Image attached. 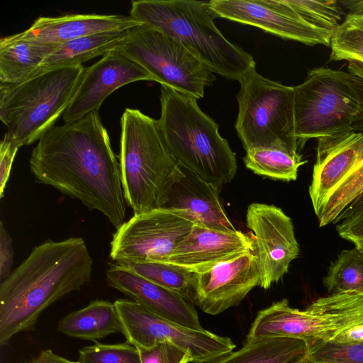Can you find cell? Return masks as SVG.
Returning a JSON list of instances; mask_svg holds the SVG:
<instances>
[{"mask_svg": "<svg viewBox=\"0 0 363 363\" xmlns=\"http://www.w3.org/2000/svg\"><path fill=\"white\" fill-rule=\"evenodd\" d=\"M323 284L329 294L363 292V252L356 247L342 250L330 264Z\"/></svg>", "mask_w": 363, "mask_h": 363, "instance_id": "29", "label": "cell"}, {"mask_svg": "<svg viewBox=\"0 0 363 363\" xmlns=\"http://www.w3.org/2000/svg\"><path fill=\"white\" fill-rule=\"evenodd\" d=\"M309 344L291 337H262L245 340L235 352L211 363H295L304 358Z\"/></svg>", "mask_w": 363, "mask_h": 363, "instance_id": "25", "label": "cell"}, {"mask_svg": "<svg viewBox=\"0 0 363 363\" xmlns=\"http://www.w3.org/2000/svg\"><path fill=\"white\" fill-rule=\"evenodd\" d=\"M306 359L311 363H363V342H317L309 347Z\"/></svg>", "mask_w": 363, "mask_h": 363, "instance_id": "33", "label": "cell"}, {"mask_svg": "<svg viewBox=\"0 0 363 363\" xmlns=\"http://www.w3.org/2000/svg\"><path fill=\"white\" fill-rule=\"evenodd\" d=\"M363 323V292L329 294L304 310L294 308L283 298L259 311L246 340L291 337L305 340L309 347L333 342L342 332Z\"/></svg>", "mask_w": 363, "mask_h": 363, "instance_id": "8", "label": "cell"}, {"mask_svg": "<svg viewBox=\"0 0 363 363\" xmlns=\"http://www.w3.org/2000/svg\"><path fill=\"white\" fill-rule=\"evenodd\" d=\"M80 363H142L138 348L128 341L84 347L79 351Z\"/></svg>", "mask_w": 363, "mask_h": 363, "instance_id": "32", "label": "cell"}, {"mask_svg": "<svg viewBox=\"0 0 363 363\" xmlns=\"http://www.w3.org/2000/svg\"><path fill=\"white\" fill-rule=\"evenodd\" d=\"M141 23L130 16L67 14L37 18L30 27L15 35L23 40L42 44H62L99 33L124 30Z\"/></svg>", "mask_w": 363, "mask_h": 363, "instance_id": "20", "label": "cell"}, {"mask_svg": "<svg viewBox=\"0 0 363 363\" xmlns=\"http://www.w3.org/2000/svg\"><path fill=\"white\" fill-rule=\"evenodd\" d=\"M13 264V249L12 239L4 228V223H0V281L6 279L11 273Z\"/></svg>", "mask_w": 363, "mask_h": 363, "instance_id": "36", "label": "cell"}, {"mask_svg": "<svg viewBox=\"0 0 363 363\" xmlns=\"http://www.w3.org/2000/svg\"><path fill=\"white\" fill-rule=\"evenodd\" d=\"M295 363H311L309 361H308L306 359V357L298 361H297Z\"/></svg>", "mask_w": 363, "mask_h": 363, "instance_id": "42", "label": "cell"}, {"mask_svg": "<svg viewBox=\"0 0 363 363\" xmlns=\"http://www.w3.org/2000/svg\"><path fill=\"white\" fill-rule=\"evenodd\" d=\"M348 241L352 242L354 245V247L363 252V237L353 238L350 239Z\"/></svg>", "mask_w": 363, "mask_h": 363, "instance_id": "41", "label": "cell"}, {"mask_svg": "<svg viewBox=\"0 0 363 363\" xmlns=\"http://www.w3.org/2000/svg\"><path fill=\"white\" fill-rule=\"evenodd\" d=\"M29 164L37 182L99 211L116 229L125 222L119 158L99 111L48 130L33 148Z\"/></svg>", "mask_w": 363, "mask_h": 363, "instance_id": "1", "label": "cell"}, {"mask_svg": "<svg viewBox=\"0 0 363 363\" xmlns=\"http://www.w3.org/2000/svg\"><path fill=\"white\" fill-rule=\"evenodd\" d=\"M57 330L68 337L94 342L123 333L114 302L104 300L92 301L83 308L68 313L58 322Z\"/></svg>", "mask_w": 363, "mask_h": 363, "instance_id": "22", "label": "cell"}, {"mask_svg": "<svg viewBox=\"0 0 363 363\" xmlns=\"http://www.w3.org/2000/svg\"><path fill=\"white\" fill-rule=\"evenodd\" d=\"M114 303L126 341L137 348H149L167 342L188 352L192 362L211 363L235 347L229 337L165 319L132 299H117Z\"/></svg>", "mask_w": 363, "mask_h": 363, "instance_id": "11", "label": "cell"}, {"mask_svg": "<svg viewBox=\"0 0 363 363\" xmlns=\"http://www.w3.org/2000/svg\"><path fill=\"white\" fill-rule=\"evenodd\" d=\"M298 147L311 138L363 133V78L328 67L310 70L294 86Z\"/></svg>", "mask_w": 363, "mask_h": 363, "instance_id": "6", "label": "cell"}, {"mask_svg": "<svg viewBox=\"0 0 363 363\" xmlns=\"http://www.w3.org/2000/svg\"><path fill=\"white\" fill-rule=\"evenodd\" d=\"M310 24L333 32L345 15L340 1L286 0Z\"/></svg>", "mask_w": 363, "mask_h": 363, "instance_id": "31", "label": "cell"}, {"mask_svg": "<svg viewBox=\"0 0 363 363\" xmlns=\"http://www.w3.org/2000/svg\"><path fill=\"white\" fill-rule=\"evenodd\" d=\"M20 146L5 133L0 144V197L4 196L14 158Z\"/></svg>", "mask_w": 363, "mask_h": 363, "instance_id": "35", "label": "cell"}, {"mask_svg": "<svg viewBox=\"0 0 363 363\" xmlns=\"http://www.w3.org/2000/svg\"><path fill=\"white\" fill-rule=\"evenodd\" d=\"M243 162L256 174L284 182L296 180L299 167L307 162L298 151L280 148L248 150Z\"/></svg>", "mask_w": 363, "mask_h": 363, "instance_id": "27", "label": "cell"}, {"mask_svg": "<svg viewBox=\"0 0 363 363\" xmlns=\"http://www.w3.org/2000/svg\"><path fill=\"white\" fill-rule=\"evenodd\" d=\"M335 225L338 235L345 240L363 237V212Z\"/></svg>", "mask_w": 363, "mask_h": 363, "instance_id": "37", "label": "cell"}, {"mask_svg": "<svg viewBox=\"0 0 363 363\" xmlns=\"http://www.w3.org/2000/svg\"><path fill=\"white\" fill-rule=\"evenodd\" d=\"M116 50L145 69L155 82L197 99L215 80L213 73L174 38L141 23L129 30Z\"/></svg>", "mask_w": 363, "mask_h": 363, "instance_id": "10", "label": "cell"}, {"mask_svg": "<svg viewBox=\"0 0 363 363\" xmlns=\"http://www.w3.org/2000/svg\"><path fill=\"white\" fill-rule=\"evenodd\" d=\"M107 284L155 314L190 328L203 329L194 304L179 294L155 284L115 262L106 272Z\"/></svg>", "mask_w": 363, "mask_h": 363, "instance_id": "18", "label": "cell"}, {"mask_svg": "<svg viewBox=\"0 0 363 363\" xmlns=\"http://www.w3.org/2000/svg\"><path fill=\"white\" fill-rule=\"evenodd\" d=\"M363 212V191L342 211L334 224Z\"/></svg>", "mask_w": 363, "mask_h": 363, "instance_id": "40", "label": "cell"}, {"mask_svg": "<svg viewBox=\"0 0 363 363\" xmlns=\"http://www.w3.org/2000/svg\"><path fill=\"white\" fill-rule=\"evenodd\" d=\"M159 125L178 164L220 188L237 173L235 154L218 132V125L196 99L165 86L160 88Z\"/></svg>", "mask_w": 363, "mask_h": 363, "instance_id": "5", "label": "cell"}, {"mask_svg": "<svg viewBox=\"0 0 363 363\" xmlns=\"http://www.w3.org/2000/svg\"><path fill=\"white\" fill-rule=\"evenodd\" d=\"M130 29L95 33L64 43L44 60L36 74L59 67L82 65L104 56L122 45Z\"/></svg>", "mask_w": 363, "mask_h": 363, "instance_id": "24", "label": "cell"}, {"mask_svg": "<svg viewBox=\"0 0 363 363\" xmlns=\"http://www.w3.org/2000/svg\"><path fill=\"white\" fill-rule=\"evenodd\" d=\"M82 65L40 72L18 83H0V119L6 134L20 147L55 126L69 106L81 82Z\"/></svg>", "mask_w": 363, "mask_h": 363, "instance_id": "7", "label": "cell"}, {"mask_svg": "<svg viewBox=\"0 0 363 363\" xmlns=\"http://www.w3.org/2000/svg\"><path fill=\"white\" fill-rule=\"evenodd\" d=\"M363 191V148L354 167L333 191L316 216L320 227L334 223L342 211Z\"/></svg>", "mask_w": 363, "mask_h": 363, "instance_id": "30", "label": "cell"}, {"mask_svg": "<svg viewBox=\"0 0 363 363\" xmlns=\"http://www.w3.org/2000/svg\"><path fill=\"white\" fill-rule=\"evenodd\" d=\"M120 124L118 158L126 203L134 214L163 207L183 174L168 149L158 120L128 108Z\"/></svg>", "mask_w": 363, "mask_h": 363, "instance_id": "4", "label": "cell"}, {"mask_svg": "<svg viewBox=\"0 0 363 363\" xmlns=\"http://www.w3.org/2000/svg\"><path fill=\"white\" fill-rule=\"evenodd\" d=\"M247 226L253 233V253L264 289L287 273L291 262L299 254L291 219L279 207L252 203L247 210Z\"/></svg>", "mask_w": 363, "mask_h": 363, "instance_id": "13", "label": "cell"}, {"mask_svg": "<svg viewBox=\"0 0 363 363\" xmlns=\"http://www.w3.org/2000/svg\"><path fill=\"white\" fill-rule=\"evenodd\" d=\"M329 61L345 60L348 72L363 78V13L349 12L333 31Z\"/></svg>", "mask_w": 363, "mask_h": 363, "instance_id": "26", "label": "cell"}, {"mask_svg": "<svg viewBox=\"0 0 363 363\" xmlns=\"http://www.w3.org/2000/svg\"><path fill=\"white\" fill-rule=\"evenodd\" d=\"M142 363H189L191 355L169 342H160L149 348H138Z\"/></svg>", "mask_w": 363, "mask_h": 363, "instance_id": "34", "label": "cell"}, {"mask_svg": "<svg viewBox=\"0 0 363 363\" xmlns=\"http://www.w3.org/2000/svg\"><path fill=\"white\" fill-rule=\"evenodd\" d=\"M253 250L252 237L242 231L218 230L196 222L164 262L201 273Z\"/></svg>", "mask_w": 363, "mask_h": 363, "instance_id": "17", "label": "cell"}, {"mask_svg": "<svg viewBox=\"0 0 363 363\" xmlns=\"http://www.w3.org/2000/svg\"><path fill=\"white\" fill-rule=\"evenodd\" d=\"M238 82L235 127L245 151L280 148L298 152L294 87L265 78L255 68Z\"/></svg>", "mask_w": 363, "mask_h": 363, "instance_id": "9", "label": "cell"}, {"mask_svg": "<svg viewBox=\"0 0 363 363\" xmlns=\"http://www.w3.org/2000/svg\"><path fill=\"white\" fill-rule=\"evenodd\" d=\"M260 285V275L252 252L196 273L193 303L204 313L218 315L238 306L248 293Z\"/></svg>", "mask_w": 363, "mask_h": 363, "instance_id": "16", "label": "cell"}, {"mask_svg": "<svg viewBox=\"0 0 363 363\" xmlns=\"http://www.w3.org/2000/svg\"><path fill=\"white\" fill-rule=\"evenodd\" d=\"M216 17L250 25L306 45L330 47L333 32L308 23L286 0H211Z\"/></svg>", "mask_w": 363, "mask_h": 363, "instance_id": "14", "label": "cell"}, {"mask_svg": "<svg viewBox=\"0 0 363 363\" xmlns=\"http://www.w3.org/2000/svg\"><path fill=\"white\" fill-rule=\"evenodd\" d=\"M26 363H80L71 361L55 354L52 350H42L36 357Z\"/></svg>", "mask_w": 363, "mask_h": 363, "instance_id": "39", "label": "cell"}, {"mask_svg": "<svg viewBox=\"0 0 363 363\" xmlns=\"http://www.w3.org/2000/svg\"><path fill=\"white\" fill-rule=\"evenodd\" d=\"M93 260L85 241L46 240L0 284V345L35 330L41 313L91 278Z\"/></svg>", "mask_w": 363, "mask_h": 363, "instance_id": "2", "label": "cell"}, {"mask_svg": "<svg viewBox=\"0 0 363 363\" xmlns=\"http://www.w3.org/2000/svg\"><path fill=\"white\" fill-rule=\"evenodd\" d=\"M317 142L315 162L308 188L315 216L356 164L363 148V133L323 137Z\"/></svg>", "mask_w": 363, "mask_h": 363, "instance_id": "19", "label": "cell"}, {"mask_svg": "<svg viewBox=\"0 0 363 363\" xmlns=\"http://www.w3.org/2000/svg\"><path fill=\"white\" fill-rule=\"evenodd\" d=\"M61 44H42L15 34L0 40V82H21L36 74L44 60Z\"/></svg>", "mask_w": 363, "mask_h": 363, "instance_id": "23", "label": "cell"}, {"mask_svg": "<svg viewBox=\"0 0 363 363\" xmlns=\"http://www.w3.org/2000/svg\"><path fill=\"white\" fill-rule=\"evenodd\" d=\"M180 167L183 174L172 186L163 207L185 210L197 222L212 229L235 230L220 203V188Z\"/></svg>", "mask_w": 363, "mask_h": 363, "instance_id": "21", "label": "cell"}, {"mask_svg": "<svg viewBox=\"0 0 363 363\" xmlns=\"http://www.w3.org/2000/svg\"><path fill=\"white\" fill-rule=\"evenodd\" d=\"M137 81L155 79L138 63L115 50L84 68L81 82L62 116L65 123L99 111L104 100L118 88Z\"/></svg>", "mask_w": 363, "mask_h": 363, "instance_id": "15", "label": "cell"}, {"mask_svg": "<svg viewBox=\"0 0 363 363\" xmlns=\"http://www.w3.org/2000/svg\"><path fill=\"white\" fill-rule=\"evenodd\" d=\"M330 342L339 344L363 342V323L342 332Z\"/></svg>", "mask_w": 363, "mask_h": 363, "instance_id": "38", "label": "cell"}, {"mask_svg": "<svg viewBox=\"0 0 363 363\" xmlns=\"http://www.w3.org/2000/svg\"><path fill=\"white\" fill-rule=\"evenodd\" d=\"M129 16L174 38L213 73L228 79L239 81L255 68L253 57L216 26L209 1L135 0Z\"/></svg>", "mask_w": 363, "mask_h": 363, "instance_id": "3", "label": "cell"}, {"mask_svg": "<svg viewBox=\"0 0 363 363\" xmlns=\"http://www.w3.org/2000/svg\"><path fill=\"white\" fill-rule=\"evenodd\" d=\"M196 222L182 209L161 207L134 214L113 234L110 257L116 262H164Z\"/></svg>", "mask_w": 363, "mask_h": 363, "instance_id": "12", "label": "cell"}, {"mask_svg": "<svg viewBox=\"0 0 363 363\" xmlns=\"http://www.w3.org/2000/svg\"><path fill=\"white\" fill-rule=\"evenodd\" d=\"M116 263L155 284L179 294L191 302L193 301L196 273L162 262L127 261Z\"/></svg>", "mask_w": 363, "mask_h": 363, "instance_id": "28", "label": "cell"}]
</instances>
